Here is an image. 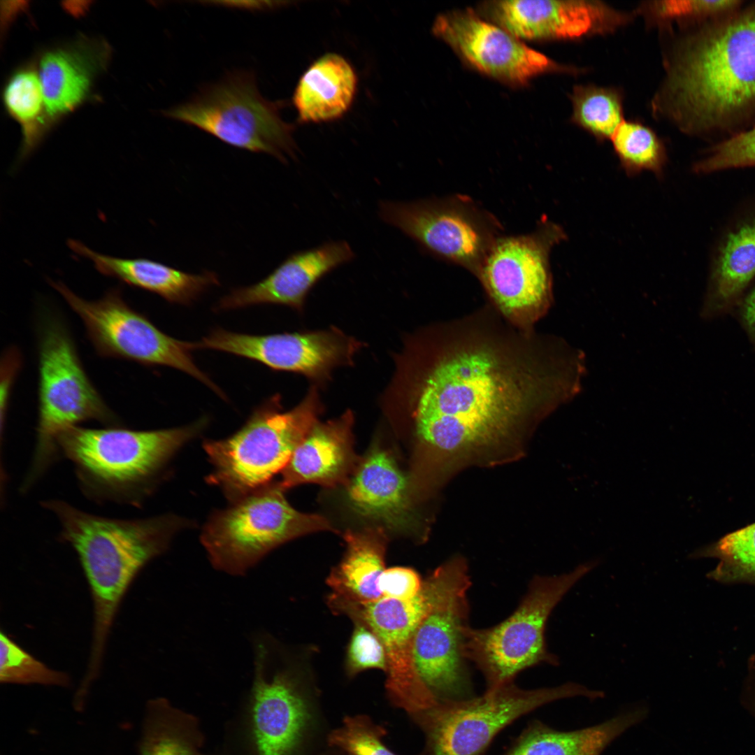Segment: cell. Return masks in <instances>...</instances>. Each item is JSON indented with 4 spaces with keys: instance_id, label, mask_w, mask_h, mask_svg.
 <instances>
[{
    "instance_id": "24",
    "label": "cell",
    "mask_w": 755,
    "mask_h": 755,
    "mask_svg": "<svg viewBox=\"0 0 755 755\" xmlns=\"http://www.w3.org/2000/svg\"><path fill=\"white\" fill-rule=\"evenodd\" d=\"M106 52L100 44L83 42L42 55L38 73L49 118L72 112L86 99L96 74L103 67Z\"/></svg>"
},
{
    "instance_id": "37",
    "label": "cell",
    "mask_w": 755,
    "mask_h": 755,
    "mask_svg": "<svg viewBox=\"0 0 755 755\" xmlns=\"http://www.w3.org/2000/svg\"><path fill=\"white\" fill-rule=\"evenodd\" d=\"M755 166V124L717 144L694 165L698 173Z\"/></svg>"
},
{
    "instance_id": "8",
    "label": "cell",
    "mask_w": 755,
    "mask_h": 755,
    "mask_svg": "<svg viewBox=\"0 0 755 755\" xmlns=\"http://www.w3.org/2000/svg\"><path fill=\"white\" fill-rule=\"evenodd\" d=\"M575 696L596 700L605 693L573 682L534 689L512 682L480 696L437 700L412 716L425 734L426 755H482L494 738L519 717Z\"/></svg>"
},
{
    "instance_id": "3",
    "label": "cell",
    "mask_w": 755,
    "mask_h": 755,
    "mask_svg": "<svg viewBox=\"0 0 755 755\" xmlns=\"http://www.w3.org/2000/svg\"><path fill=\"white\" fill-rule=\"evenodd\" d=\"M42 505L56 516L59 538L76 551L90 587L94 626L85 677L93 681L99 672L108 635L126 591L142 568L168 547L180 521L169 515L110 518L57 499Z\"/></svg>"
},
{
    "instance_id": "39",
    "label": "cell",
    "mask_w": 755,
    "mask_h": 755,
    "mask_svg": "<svg viewBox=\"0 0 755 755\" xmlns=\"http://www.w3.org/2000/svg\"><path fill=\"white\" fill-rule=\"evenodd\" d=\"M422 583L415 570L397 566L384 569L379 578L378 588L382 597L410 600L418 594Z\"/></svg>"
},
{
    "instance_id": "20",
    "label": "cell",
    "mask_w": 755,
    "mask_h": 755,
    "mask_svg": "<svg viewBox=\"0 0 755 755\" xmlns=\"http://www.w3.org/2000/svg\"><path fill=\"white\" fill-rule=\"evenodd\" d=\"M355 257L346 241H329L295 252L261 281L234 289L218 301L217 310L259 304L288 306L299 313L312 287L325 275Z\"/></svg>"
},
{
    "instance_id": "29",
    "label": "cell",
    "mask_w": 755,
    "mask_h": 755,
    "mask_svg": "<svg viewBox=\"0 0 755 755\" xmlns=\"http://www.w3.org/2000/svg\"><path fill=\"white\" fill-rule=\"evenodd\" d=\"M147 710L140 755H199L201 737L190 716L161 698Z\"/></svg>"
},
{
    "instance_id": "22",
    "label": "cell",
    "mask_w": 755,
    "mask_h": 755,
    "mask_svg": "<svg viewBox=\"0 0 755 755\" xmlns=\"http://www.w3.org/2000/svg\"><path fill=\"white\" fill-rule=\"evenodd\" d=\"M351 508L384 530L401 531L410 518L408 482L386 450L373 447L345 485Z\"/></svg>"
},
{
    "instance_id": "4",
    "label": "cell",
    "mask_w": 755,
    "mask_h": 755,
    "mask_svg": "<svg viewBox=\"0 0 755 755\" xmlns=\"http://www.w3.org/2000/svg\"><path fill=\"white\" fill-rule=\"evenodd\" d=\"M206 423L202 419L186 426L151 431L75 426L59 436L57 444L86 497L97 503L138 505L173 454Z\"/></svg>"
},
{
    "instance_id": "17",
    "label": "cell",
    "mask_w": 755,
    "mask_h": 755,
    "mask_svg": "<svg viewBox=\"0 0 755 755\" xmlns=\"http://www.w3.org/2000/svg\"><path fill=\"white\" fill-rule=\"evenodd\" d=\"M471 582L443 597L418 626L412 655L422 680L437 700L470 698L471 686L462 653L468 624L466 594Z\"/></svg>"
},
{
    "instance_id": "13",
    "label": "cell",
    "mask_w": 755,
    "mask_h": 755,
    "mask_svg": "<svg viewBox=\"0 0 755 755\" xmlns=\"http://www.w3.org/2000/svg\"><path fill=\"white\" fill-rule=\"evenodd\" d=\"M378 214L424 251L457 264L475 276L498 238V221L464 196L380 201Z\"/></svg>"
},
{
    "instance_id": "28",
    "label": "cell",
    "mask_w": 755,
    "mask_h": 755,
    "mask_svg": "<svg viewBox=\"0 0 755 755\" xmlns=\"http://www.w3.org/2000/svg\"><path fill=\"white\" fill-rule=\"evenodd\" d=\"M346 552L331 570L327 584L331 596L353 602L366 603L382 597L379 578L384 570L387 536L380 527L344 535Z\"/></svg>"
},
{
    "instance_id": "25",
    "label": "cell",
    "mask_w": 755,
    "mask_h": 755,
    "mask_svg": "<svg viewBox=\"0 0 755 755\" xmlns=\"http://www.w3.org/2000/svg\"><path fill=\"white\" fill-rule=\"evenodd\" d=\"M357 73L344 57L327 53L313 62L299 80L292 103L301 123L337 120L351 108L357 91Z\"/></svg>"
},
{
    "instance_id": "26",
    "label": "cell",
    "mask_w": 755,
    "mask_h": 755,
    "mask_svg": "<svg viewBox=\"0 0 755 755\" xmlns=\"http://www.w3.org/2000/svg\"><path fill=\"white\" fill-rule=\"evenodd\" d=\"M644 707L624 712L599 724L571 731L531 722L502 755H601L626 730L647 716Z\"/></svg>"
},
{
    "instance_id": "10",
    "label": "cell",
    "mask_w": 755,
    "mask_h": 755,
    "mask_svg": "<svg viewBox=\"0 0 755 755\" xmlns=\"http://www.w3.org/2000/svg\"><path fill=\"white\" fill-rule=\"evenodd\" d=\"M284 491L278 482H270L210 517L201 538L213 567L243 575L278 546L310 533L333 530L324 517L292 508Z\"/></svg>"
},
{
    "instance_id": "1",
    "label": "cell",
    "mask_w": 755,
    "mask_h": 755,
    "mask_svg": "<svg viewBox=\"0 0 755 755\" xmlns=\"http://www.w3.org/2000/svg\"><path fill=\"white\" fill-rule=\"evenodd\" d=\"M380 396L419 442L456 452L495 442L581 391L584 352L553 334L517 328L489 303L405 336Z\"/></svg>"
},
{
    "instance_id": "33",
    "label": "cell",
    "mask_w": 755,
    "mask_h": 755,
    "mask_svg": "<svg viewBox=\"0 0 755 755\" xmlns=\"http://www.w3.org/2000/svg\"><path fill=\"white\" fill-rule=\"evenodd\" d=\"M610 141L627 175L645 171L658 178L663 175L667 161L666 146L649 127L638 121L624 120Z\"/></svg>"
},
{
    "instance_id": "9",
    "label": "cell",
    "mask_w": 755,
    "mask_h": 755,
    "mask_svg": "<svg viewBox=\"0 0 755 755\" xmlns=\"http://www.w3.org/2000/svg\"><path fill=\"white\" fill-rule=\"evenodd\" d=\"M285 101H272L259 92L253 73L236 71L206 86L191 100L164 112L166 116L194 125L222 141L287 162L296 158L294 127L285 122Z\"/></svg>"
},
{
    "instance_id": "2",
    "label": "cell",
    "mask_w": 755,
    "mask_h": 755,
    "mask_svg": "<svg viewBox=\"0 0 755 755\" xmlns=\"http://www.w3.org/2000/svg\"><path fill=\"white\" fill-rule=\"evenodd\" d=\"M654 115L682 132L726 129L755 112V3L681 37L665 55Z\"/></svg>"
},
{
    "instance_id": "32",
    "label": "cell",
    "mask_w": 755,
    "mask_h": 755,
    "mask_svg": "<svg viewBox=\"0 0 755 755\" xmlns=\"http://www.w3.org/2000/svg\"><path fill=\"white\" fill-rule=\"evenodd\" d=\"M570 121L598 141L610 140L624 120L620 91L594 85H578L570 94Z\"/></svg>"
},
{
    "instance_id": "14",
    "label": "cell",
    "mask_w": 755,
    "mask_h": 755,
    "mask_svg": "<svg viewBox=\"0 0 755 755\" xmlns=\"http://www.w3.org/2000/svg\"><path fill=\"white\" fill-rule=\"evenodd\" d=\"M199 343V349L217 350L259 362L274 371L305 376L319 388L334 369L352 366L363 342L336 326L317 331L250 335L222 329Z\"/></svg>"
},
{
    "instance_id": "16",
    "label": "cell",
    "mask_w": 755,
    "mask_h": 755,
    "mask_svg": "<svg viewBox=\"0 0 755 755\" xmlns=\"http://www.w3.org/2000/svg\"><path fill=\"white\" fill-rule=\"evenodd\" d=\"M482 7L491 22L521 41H577L609 35L636 15L600 1L502 0Z\"/></svg>"
},
{
    "instance_id": "34",
    "label": "cell",
    "mask_w": 755,
    "mask_h": 755,
    "mask_svg": "<svg viewBox=\"0 0 755 755\" xmlns=\"http://www.w3.org/2000/svg\"><path fill=\"white\" fill-rule=\"evenodd\" d=\"M735 0H670L642 2L634 10L652 26L666 27L673 22L705 18L716 19L740 8Z\"/></svg>"
},
{
    "instance_id": "35",
    "label": "cell",
    "mask_w": 755,
    "mask_h": 755,
    "mask_svg": "<svg viewBox=\"0 0 755 755\" xmlns=\"http://www.w3.org/2000/svg\"><path fill=\"white\" fill-rule=\"evenodd\" d=\"M0 682L6 684H38L66 686L70 678L50 668L24 650L1 631Z\"/></svg>"
},
{
    "instance_id": "5",
    "label": "cell",
    "mask_w": 755,
    "mask_h": 755,
    "mask_svg": "<svg viewBox=\"0 0 755 755\" xmlns=\"http://www.w3.org/2000/svg\"><path fill=\"white\" fill-rule=\"evenodd\" d=\"M319 389L312 384L302 401L287 411L275 394L255 408L234 434L206 441L203 447L213 466L208 482L233 502L269 484L319 421L324 410Z\"/></svg>"
},
{
    "instance_id": "18",
    "label": "cell",
    "mask_w": 755,
    "mask_h": 755,
    "mask_svg": "<svg viewBox=\"0 0 755 755\" xmlns=\"http://www.w3.org/2000/svg\"><path fill=\"white\" fill-rule=\"evenodd\" d=\"M450 584L448 575L436 569L423 580L418 594L410 600L382 597L359 603L329 596V603L333 610L367 626L378 637L386 652L387 678L394 682H406L417 674L412 655L415 633L445 595Z\"/></svg>"
},
{
    "instance_id": "42",
    "label": "cell",
    "mask_w": 755,
    "mask_h": 755,
    "mask_svg": "<svg viewBox=\"0 0 755 755\" xmlns=\"http://www.w3.org/2000/svg\"><path fill=\"white\" fill-rule=\"evenodd\" d=\"M748 677L749 680L755 682V654H754L749 660Z\"/></svg>"
},
{
    "instance_id": "11",
    "label": "cell",
    "mask_w": 755,
    "mask_h": 755,
    "mask_svg": "<svg viewBox=\"0 0 755 755\" xmlns=\"http://www.w3.org/2000/svg\"><path fill=\"white\" fill-rule=\"evenodd\" d=\"M566 238L563 228L545 221L530 234L498 237L488 252L476 277L488 303L515 327L535 329L550 310L549 254Z\"/></svg>"
},
{
    "instance_id": "6",
    "label": "cell",
    "mask_w": 755,
    "mask_h": 755,
    "mask_svg": "<svg viewBox=\"0 0 755 755\" xmlns=\"http://www.w3.org/2000/svg\"><path fill=\"white\" fill-rule=\"evenodd\" d=\"M38 360L36 439L22 486L24 491L58 459L57 438L66 429L91 420L107 427L120 426L87 375L67 330L57 320L50 319L43 326Z\"/></svg>"
},
{
    "instance_id": "27",
    "label": "cell",
    "mask_w": 755,
    "mask_h": 755,
    "mask_svg": "<svg viewBox=\"0 0 755 755\" xmlns=\"http://www.w3.org/2000/svg\"><path fill=\"white\" fill-rule=\"evenodd\" d=\"M755 277V211L740 218L723 236L712 262L703 313L731 307Z\"/></svg>"
},
{
    "instance_id": "21",
    "label": "cell",
    "mask_w": 755,
    "mask_h": 755,
    "mask_svg": "<svg viewBox=\"0 0 755 755\" xmlns=\"http://www.w3.org/2000/svg\"><path fill=\"white\" fill-rule=\"evenodd\" d=\"M354 419L347 410L338 418L315 423L282 470L280 487L285 491L304 483L345 485L360 459L353 447Z\"/></svg>"
},
{
    "instance_id": "40",
    "label": "cell",
    "mask_w": 755,
    "mask_h": 755,
    "mask_svg": "<svg viewBox=\"0 0 755 755\" xmlns=\"http://www.w3.org/2000/svg\"><path fill=\"white\" fill-rule=\"evenodd\" d=\"M20 366V357L19 353L13 349L9 350L4 354V357L2 359L1 362V375L4 378H1V380L5 381L4 384H1V433L3 431L4 419L6 417L8 398L9 396V392L10 386L14 380V378L17 373Z\"/></svg>"
},
{
    "instance_id": "41",
    "label": "cell",
    "mask_w": 755,
    "mask_h": 755,
    "mask_svg": "<svg viewBox=\"0 0 755 755\" xmlns=\"http://www.w3.org/2000/svg\"><path fill=\"white\" fill-rule=\"evenodd\" d=\"M740 315L745 328L755 341V286L743 299Z\"/></svg>"
},
{
    "instance_id": "30",
    "label": "cell",
    "mask_w": 755,
    "mask_h": 755,
    "mask_svg": "<svg viewBox=\"0 0 755 755\" xmlns=\"http://www.w3.org/2000/svg\"><path fill=\"white\" fill-rule=\"evenodd\" d=\"M3 96L6 110L22 126L20 163L36 149L45 132L46 111L38 73L32 67L17 70L6 84Z\"/></svg>"
},
{
    "instance_id": "23",
    "label": "cell",
    "mask_w": 755,
    "mask_h": 755,
    "mask_svg": "<svg viewBox=\"0 0 755 755\" xmlns=\"http://www.w3.org/2000/svg\"><path fill=\"white\" fill-rule=\"evenodd\" d=\"M67 244L74 253L89 259L102 275L156 294L170 303L190 305L209 288L219 285L218 277L213 272L189 273L148 259L112 257L73 239Z\"/></svg>"
},
{
    "instance_id": "7",
    "label": "cell",
    "mask_w": 755,
    "mask_h": 755,
    "mask_svg": "<svg viewBox=\"0 0 755 755\" xmlns=\"http://www.w3.org/2000/svg\"><path fill=\"white\" fill-rule=\"evenodd\" d=\"M598 564L589 561L568 573L536 576L516 610L496 626L481 629L466 626L462 653L480 669L487 690L514 682L516 676L541 663L559 665L545 642L548 619L563 596Z\"/></svg>"
},
{
    "instance_id": "12",
    "label": "cell",
    "mask_w": 755,
    "mask_h": 755,
    "mask_svg": "<svg viewBox=\"0 0 755 755\" xmlns=\"http://www.w3.org/2000/svg\"><path fill=\"white\" fill-rule=\"evenodd\" d=\"M50 285L82 321L97 353L102 357L134 361L146 366H165L180 370L206 384L220 396L224 392L194 361L198 343L175 339L159 329L132 309L119 289L108 291L96 301L82 299L62 282Z\"/></svg>"
},
{
    "instance_id": "38",
    "label": "cell",
    "mask_w": 755,
    "mask_h": 755,
    "mask_svg": "<svg viewBox=\"0 0 755 755\" xmlns=\"http://www.w3.org/2000/svg\"><path fill=\"white\" fill-rule=\"evenodd\" d=\"M346 667L350 675L368 669L387 671V656L382 643L367 626L359 621H354L347 649Z\"/></svg>"
},
{
    "instance_id": "31",
    "label": "cell",
    "mask_w": 755,
    "mask_h": 755,
    "mask_svg": "<svg viewBox=\"0 0 755 755\" xmlns=\"http://www.w3.org/2000/svg\"><path fill=\"white\" fill-rule=\"evenodd\" d=\"M691 557L718 560L715 568L707 574L710 580L724 584L755 586V522L696 549Z\"/></svg>"
},
{
    "instance_id": "36",
    "label": "cell",
    "mask_w": 755,
    "mask_h": 755,
    "mask_svg": "<svg viewBox=\"0 0 755 755\" xmlns=\"http://www.w3.org/2000/svg\"><path fill=\"white\" fill-rule=\"evenodd\" d=\"M381 728L364 716L347 717L329 736V743L347 755H396L382 742Z\"/></svg>"
},
{
    "instance_id": "15",
    "label": "cell",
    "mask_w": 755,
    "mask_h": 755,
    "mask_svg": "<svg viewBox=\"0 0 755 755\" xmlns=\"http://www.w3.org/2000/svg\"><path fill=\"white\" fill-rule=\"evenodd\" d=\"M433 34L469 65L510 84H524L550 72L578 74L582 70L558 64L470 9L438 15Z\"/></svg>"
},
{
    "instance_id": "19",
    "label": "cell",
    "mask_w": 755,
    "mask_h": 755,
    "mask_svg": "<svg viewBox=\"0 0 755 755\" xmlns=\"http://www.w3.org/2000/svg\"><path fill=\"white\" fill-rule=\"evenodd\" d=\"M252 721L259 755H292L310 721V712L292 673H271L254 652Z\"/></svg>"
}]
</instances>
